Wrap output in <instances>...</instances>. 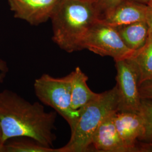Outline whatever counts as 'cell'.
<instances>
[{
	"instance_id": "cell-20",
	"label": "cell",
	"mask_w": 152,
	"mask_h": 152,
	"mask_svg": "<svg viewBox=\"0 0 152 152\" xmlns=\"http://www.w3.org/2000/svg\"><path fill=\"white\" fill-rule=\"evenodd\" d=\"M130 1H135L137 2H139L146 5H149L152 4V0H130Z\"/></svg>"
},
{
	"instance_id": "cell-18",
	"label": "cell",
	"mask_w": 152,
	"mask_h": 152,
	"mask_svg": "<svg viewBox=\"0 0 152 152\" xmlns=\"http://www.w3.org/2000/svg\"><path fill=\"white\" fill-rule=\"evenodd\" d=\"M137 148L138 152H152V142H138Z\"/></svg>"
},
{
	"instance_id": "cell-15",
	"label": "cell",
	"mask_w": 152,
	"mask_h": 152,
	"mask_svg": "<svg viewBox=\"0 0 152 152\" xmlns=\"http://www.w3.org/2000/svg\"><path fill=\"white\" fill-rule=\"evenodd\" d=\"M139 113L143 119L144 134L140 140L142 142H152V102L142 99Z\"/></svg>"
},
{
	"instance_id": "cell-21",
	"label": "cell",
	"mask_w": 152,
	"mask_h": 152,
	"mask_svg": "<svg viewBox=\"0 0 152 152\" xmlns=\"http://www.w3.org/2000/svg\"><path fill=\"white\" fill-rule=\"evenodd\" d=\"M0 152H6L4 144L0 143Z\"/></svg>"
},
{
	"instance_id": "cell-16",
	"label": "cell",
	"mask_w": 152,
	"mask_h": 152,
	"mask_svg": "<svg viewBox=\"0 0 152 152\" xmlns=\"http://www.w3.org/2000/svg\"><path fill=\"white\" fill-rule=\"evenodd\" d=\"M125 0H98L95 4L99 19Z\"/></svg>"
},
{
	"instance_id": "cell-19",
	"label": "cell",
	"mask_w": 152,
	"mask_h": 152,
	"mask_svg": "<svg viewBox=\"0 0 152 152\" xmlns=\"http://www.w3.org/2000/svg\"><path fill=\"white\" fill-rule=\"evenodd\" d=\"M147 6L148 7L145 21L149 28V33L152 35V4Z\"/></svg>"
},
{
	"instance_id": "cell-12",
	"label": "cell",
	"mask_w": 152,
	"mask_h": 152,
	"mask_svg": "<svg viewBox=\"0 0 152 152\" xmlns=\"http://www.w3.org/2000/svg\"><path fill=\"white\" fill-rule=\"evenodd\" d=\"M115 28L126 46L132 51L140 49L147 42L149 28L146 21L135 22Z\"/></svg>"
},
{
	"instance_id": "cell-6",
	"label": "cell",
	"mask_w": 152,
	"mask_h": 152,
	"mask_svg": "<svg viewBox=\"0 0 152 152\" xmlns=\"http://www.w3.org/2000/svg\"><path fill=\"white\" fill-rule=\"evenodd\" d=\"M117 87L119 94L118 111L139 112L141 99L139 94V73L136 66L129 59L115 61Z\"/></svg>"
},
{
	"instance_id": "cell-14",
	"label": "cell",
	"mask_w": 152,
	"mask_h": 152,
	"mask_svg": "<svg viewBox=\"0 0 152 152\" xmlns=\"http://www.w3.org/2000/svg\"><path fill=\"white\" fill-rule=\"evenodd\" d=\"M6 152H58L57 149L45 147L32 138L12 137L4 143Z\"/></svg>"
},
{
	"instance_id": "cell-1",
	"label": "cell",
	"mask_w": 152,
	"mask_h": 152,
	"mask_svg": "<svg viewBox=\"0 0 152 152\" xmlns=\"http://www.w3.org/2000/svg\"><path fill=\"white\" fill-rule=\"evenodd\" d=\"M55 112H47L38 103H31L15 92H0V125L2 142L15 137L32 138L45 147L53 148Z\"/></svg>"
},
{
	"instance_id": "cell-3",
	"label": "cell",
	"mask_w": 152,
	"mask_h": 152,
	"mask_svg": "<svg viewBox=\"0 0 152 152\" xmlns=\"http://www.w3.org/2000/svg\"><path fill=\"white\" fill-rule=\"evenodd\" d=\"M119 94L117 86L99 94L98 96L79 109L80 113L68 142L58 152H87L94 132L110 114L118 110Z\"/></svg>"
},
{
	"instance_id": "cell-8",
	"label": "cell",
	"mask_w": 152,
	"mask_h": 152,
	"mask_svg": "<svg viewBox=\"0 0 152 152\" xmlns=\"http://www.w3.org/2000/svg\"><path fill=\"white\" fill-rule=\"evenodd\" d=\"M114 120L117 130L130 152H137V144L145 131L143 119L139 112L117 111Z\"/></svg>"
},
{
	"instance_id": "cell-5",
	"label": "cell",
	"mask_w": 152,
	"mask_h": 152,
	"mask_svg": "<svg viewBox=\"0 0 152 152\" xmlns=\"http://www.w3.org/2000/svg\"><path fill=\"white\" fill-rule=\"evenodd\" d=\"M81 46L100 56H110L115 61L129 59L134 51L126 46L116 28L100 19L88 29Z\"/></svg>"
},
{
	"instance_id": "cell-7",
	"label": "cell",
	"mask_w": 152,
	"mask_h": 152,
	"mask_svg": "<svg viewBox=\"0 0 152 152\" xmlns=\"http://www.w3.org/2000/svg\"><path fill=\"white\" fill-rule=\"evenodd\" d=\"M60 0H8L14 17L38 26L50 19Z\"/></svg>"
},
{
	"instance_id": "cell-22",
	"label": "cell",
	"mask_w": 152,
	"mask_h": 152,
	"mask_svg": "<svg viewBox=\"0 0 152 152\" xmlns=\"http://www.w3.org/2000/svg\"><path fill=\"white\" fill-rule=\"evenodd\" d=\"M0 143L2 144V131H1V125H0Z\"/></svg>"
},
{
	"instance_id": "cell-9",
	"label": "cell",
	"mask_w": 152,
	"mask_h": 152,
	"mask_svg": "<svg viewBox=\"0 0 152 152\" xmlns=\"http://www.w3.org/2000/svg\"><path fill=\"white\" fill-rule=\"evenodd\" d=\"M115 112L105 118L92 135L90 147L98 152H130L117 130L114 120Z\"/></svg>"
},
{
	"instance_id": "cell-2",
	"label": "cell",
	"mask_w": 152,
	"mask_h": 152,
	"mask_svg": "<svg viewBox=\"0 0 152 152\" xmlns=\"http://www.w3.org/2000/svg\"><path fill=\"white\" fill-rule=\"evenodd\" d=\"M98 19L94 3L87 0H60L50 18L53 40L67 53L82 50V39Z\"/></svg>"
},
{
	"instance_id": "cell-11",
	"label": "cell",
	"mask_w": 152,
	"mask_h": 152,
	"mask_svg": "<svg viewBox=\"0 0 152 152\" xmlns=\"http://www.w3.org/2000/svg\"><path fill=\"white\" fill-rule=\"evenodd\" d=\"M71 75V107L77 110L96 98L99 94L93 92L88 86V77L80 67L76 68Z\"/></svg>"
},
{
	"instance_id": "cell-4",
	"label": "cell",
	"mask_w": 152,
	"mask_h": 152,
	"mask_svg": "<svg viewBox=\"0 0 152 152\" xmlns=\"http://www.w3.org/2000/svg\"><path fill=\"white\" fill-rule=\"evenodd\" d=\"M71 73L59 78L44 74L35 80L34 89L39 100L61 115L72 131L77 124L80 111L71 107Z\"/></svg>"
},
{
	"instance_id": "cell-23",
	"label": "cell",
	"mask_w": 152,
	"mask_h": 152,
	"mask_svg": "<svg viewBox=\"0 0 152 152\" xmlns=\"http://www.w3.org/2000/svg\"><path fill=\"white\" fill-rule=\"evenodd\" d=\"M87 1H90V2H91L92 3H94V4H95L98 1V0H87Z\"/></svg>"
},
{
	"instance_id": "cell-17",
	"label": "cell",
	"mask_w": 152,
	"mask_h": 152,
	"mask_svg": "<svg viewBox=\"0 0 152 152\" xmlns=\"http://www.w3.org/2000/svg\"><path fill=\"white\" fill-rule=\"evenodd\" d=\"M139 94L141 99H152V81L141 85L139 87Z\"/></svg>"
},
{
	"instance_id": "cell-10",
	"label": "cell",
	"mask_w": 152,
	"mask_h": 152,
	"mask_svg": "<svg viewBox=\"0 0 152 152\" xmlns=\"http://www.w3.org/2000/svg\"><path fill=\"white\" fill-rule=\"evenodd\" d=\"M147 7L148 6L141 3L125 0L106 13L100 20L114 27L145 21Z\"/></svg>"
},
{
	"instance_id": "cell-13",
	"label": "cell",
	"mask_w": 152,
	"mask_h": 152,
	"mask_svg": "<svg viewBox=\"0 0 152 152\" xmlns=\"http://www.w3.org/2000/svg\"><path fill=\"white\" fill-rule=\"evenodd\" d=\"M136 66L139 73V85L152 81V35L149 33L145 44L134 51L129 58Z\"/></svg>"
}]
</instances>
